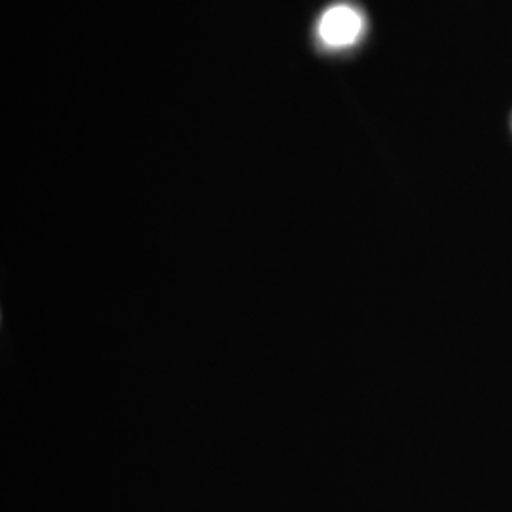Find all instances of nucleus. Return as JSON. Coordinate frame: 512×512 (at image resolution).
I'll return each mask as SVG.
<instances>
[{
    "label": "nucleus",
    "mask_w": 512,
    "mask_h": 512,
    "mask_svg": "<svg viewBox=\"0 0 512 512\" xmlns=\"http://www.w3.org/2000/svg\"><path fill=\"white\" fill-rule=\"evenodd\" d=\"M363 33L361 14L348 4L329 8L319 21V37L330 48H344L355 44Z\"/></svg>",
    "instance_id": "nucleus-1"
}]
</instances>
